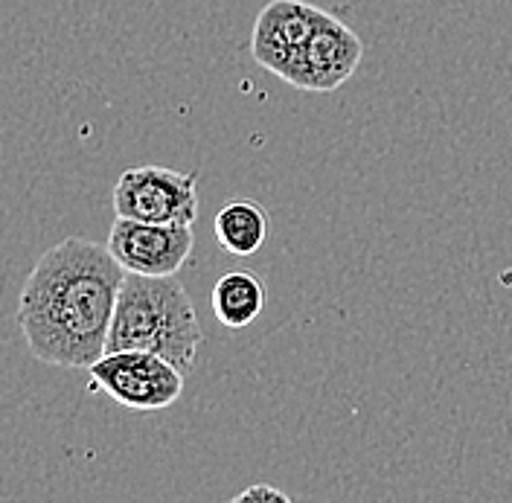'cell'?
<instances>
[{
    "instance_id": "cell-1",
    "label": "cell",
    "mask_w": 512,
    "mask_h": 503,
    "mask_svg": "<svg viewBox=\"0 0 512 503\" xmlns=\"http://www.w3.org/2000/svg\"><path fill=\"white\" fill-rule=\"evenodd\" d=\"M126 268L108 245L70 236L32 265L18 300L30 352L50 367L91 370L108 352Z\"/></svg>"
},
{
    "instance_id": "cell-2",
    "label": "cell",
    "mask_w": 512,
    "mask_h": 503,
    "mask_svg": "<svg viewBox=\"0 0 512 503\" xmlns=\"http://www.w3.org/2000/svg\"><path fill=\"white\" fill-rule=\"evenodd\" d=\"M198 346L201 326L187 288L175 277H143L126 271L111 320L108 352H155L190 376Z\"/></svg>"
},
{
    "instance_id": "cell-3",
    "label": "cell",
    "mask_w": 512,
    "mask_h": 503,
    "mask_svg": "<svg viewBox=\"0 0 512 503\" xmlns=\"http://www.w3.org/2000/svg\"><path fill=\"white\" fill-rule=\"evenodd\" d=\"M88 373L94 387L134 413L172 408L187 384L184 370H178L163 355L143 349L105 352Z\"/></svg>"
},
{
    "instance_id": "cell-4",
    "label": "cell",
    "mask_w": 512,
    "mask_h": 503,
    "mask_svg": "<svg viewBox=\"0 0 512 503\" xmlns=\"http://www.w3.org/2000/svg\"><path fill=\"white\" fill-rule=\"evenodd\" d=\"M195 172L166 166H134L114 184V216L152 224H195L198 184Z\"/></svg>"
},
{
    "instance_id": "cell-5",
    "label": "cell",
    "mask_w": 512,
    "mask_h": 503,
    "mask_svg": "<svg viewBox=\"0 0 512 503\" xmlns=\"http://www.w3.org/2000/svg\"><path fill=\"white\" fill-rule=\"evenodd\" d=\"M105 245L131 274L175 277L192 256L195 233L192 224H152L117 216Z\"/></svg>"
},
{
    "instance_id": "cell-6",
    "label": "cell",
    "mask_w": 512,
    "mask_h": 503,
    "mask_svg": "<svg viewBox=\"0 0 512 503\" xmlns=\"http://www.w3.org/2000/svg\"><path fill=\"white\" fill-rule=\"evenodd\" d=\"M320 15L323 9L303 0H271L256 15L251 32V53L256 64L291 85Z\"/></svg>"
},
{
    "instance_id": "cell-7",
    "label": "cell",
    "mask_w": 512,
    "mask_h": 503,
    "mask_svg": "<svg viewBox=\"0 0 512 503\" xmlns=\"http://www.w3.org/2000/svg\"><path fill=\"white\" fill-rule=\"evenodd\" d=\"M361 59H364V44H361L358 32L350 30L335 15L323 12L306 50H303V59L297 64L291 88L315 91V94L338 91L347 79H352Z\"/></svg>"
},
{
    "instance_id": "cell-8",
    "label": "cell",
    "mask_w": 512,
    "mask_h": 503,
    "mask_svg": "<svg viewBox=\"0 0 512 503\" xmlns=\"http://www.w3.org/2000/svg\"><path fill=\"white\" fill-rule=\"evenodd\" d=\"M210 306L224 329H245L265 309V285L254 271H227L210 291Z\"/></svg>"
},
{
    "instance_id": "cell-9",
    "label": "cell",
    "mask_w": 512,
    "mask_h": 503,
    "mask_svg": "<svg viewBox=\"0 0 512 503\" xmlns=\"http://www.w3.org/2000/svg\"><path fill=\"white\" fill-rule=\"evenodd\" d=\"M213 233L224 253L254 256L268 239V213L251 198H233L216 213Z\"/></svg>"
},
{
    "instance_id": "cell-10",
    "label": "cell",
    "mask_w": 512,
    "mask_h": 503,
    "mask_svg": "<svg viewBox=\"0 0 512 503\" xmlns=\"http://www.w3.org/2000/svg\"><path fill=\"white\" fill-rule=\"evenodd\" d=\"M236 503L242 501H277V503H288L286 492H280V489H274V486H268V483H262V486H251V489H245V492H239Z\"/></svg>"
}]
</instances>
